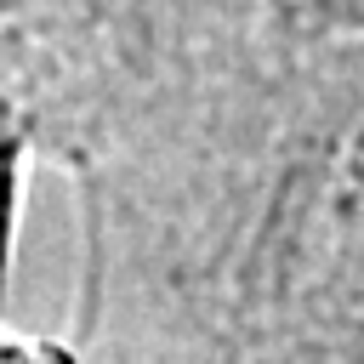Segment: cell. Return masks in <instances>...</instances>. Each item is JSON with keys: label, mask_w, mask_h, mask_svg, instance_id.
<instances>
[{"label": "cell", "mask_w": 364, "mask_h": 364, "mask_svg": "<svg viewBox=\"0 0 364 364\" xmlns=\"http://www.w3.org/2000/svg\"><path fill=\"white\" fill-rule=\"evenodd\" d=\"M0 364H85V358L57 336H34V330L0 324Z\"/></svg>", "instance_id": "6da1fadb"}, {"label": "cell", "mask_w": 364, "mask_h": 364, "mask_svg": "<svg viewBox=\"0 0 364 364\" xmlns=\"http://www.w3.org/2000/svg\"><path fill=\"white\" fill-rule=\"evenodd\" d=\"M17 154H23V136H17V125H11V114L0 102V188H11V159Z\"/></svg>", "instance_id": "7a4b0ae2"}]
</instances>
